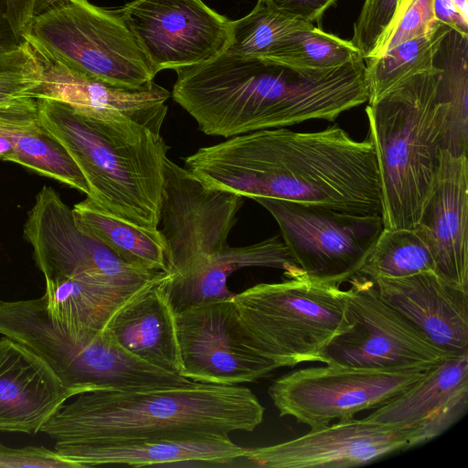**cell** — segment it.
I'll return each mask as SVG.
<instances>
[{"label": "cell", "instance_id": "1", "mask_svg": "<svg viewBox=\"0 0 468 468\" xmlns=\"http://www.w3.org/2000/svg\"><path fill=\"white\" fill-rule=\"evenodd\" d=\"M185 165L207 186L242 197H270L381 215L377 156L368 138L338 125L310 133L259 130L199 148Z\"/></svg>", "mask_w": 468, "mask_h": 468}, {"label": "cell", "instance_id": "2", "mask_svg": "<svg viewBox=\"0 0 468 468\" xmlns=\"http://www.w3.org/2000/svg\"><path fill=\"white\" fill-rule=\"evenodd\" d=\"M264 407L250 388L201 382L98 390L64 403L40 431L54 450L190 440L253 431Z\"/></svg>", "mask_w": 468, "mask_h": 468}, {"label": "cell", "instance_id": "3", "mask_svg": "<svg viewBox=\"0 0 468 468\" xmlns=\"http://www.w3.org/2000/svg\"><path fill=\"white\" fill-rule=\"evenodd\" d=\"M176 74L173 99L207 135L230 138L310 120L332 122L341 106L333 70L223 53Z\"/></svg>", "mask_w": 468, "mask_h": 468}, {"label": "cell", "instance_id": "4", "mask_svg": "<svg viewBox=\"0 0 468 468\" xmlns=\"http://www.w3.org/2000/svg\"><path fill=\"white\" fill-rule=\"evenodd\" d=\"M45 130L82 173L96 205L147 229H158L169 146L159 133L127 118L103 120L52 99H37Z\"/></svg>", "mask_w": 468, "mask_h": 468}, {"label": "cell", "instance_id": "5", "mask_svg": "<svg viewBox=\"0 0 468 468\" xmlns=\"http://www.w3.org/2000/svg\"><path fill=\"white\" fill-rule=\"evenodd\" d=\"M440 69L415 74L368 103V140L379 174L384 229H414L440 162Z\"/></svg>", "mask_w": 468, "mask_h": 468}, {"label": "cell", "instance_id": "6", "mask_svg": "<svg viewBox=\"0 0 468 468\" xmlns=\"http://www.w3.org/2000/svg\"><path fill=\"white\" fill-rule=\"evenodd\" d=\"M0 335L39 356L77 395L187 383L186 378L129 354L105 330L74 329L52 320L43 295L27 300H0Z\"/></svg>", "mask_w": 468, "mask_h": 468}, {"label": "cell", "instance_id": "7", "mask_svg": "<svg viewBox=\"0 0 468 468\" xmlns=\"http://www.w3.org/2000/svg\"><path fill=\"white\" fill-rule=\"evenodd\" d=\"M231 299L253 349L279 368L320 362L353 326L344 290L306 275L258 283Z\"/></svg>", "mask_w": 468, "mask_h": 468}, {"label": "cell", "instance_id": "8", "mask_svg": "<svg viewBox=\"0 0 468 468\" xmlns=\"http://www.w3.org/2000/svg\"><path fill=\"white\" fill-rule=\"evenodd\" d=\"M24 38L68 68L118 88H145L157 74L118 12L88 0L55 2L33 18Z\"/></svg>", "mask_w": 468, "mask_h": 468}, {"label": "cell", "instance_id": "9", "mask_svg": "<svg viewBox=\"0 0 468 468\" xmlns=\"http://www.w3.org/2000/svg\"><path fill=\"white\" fill-rule=\"evenodd\" d=\"M252 199L276 220L303 273L339 286L358 273L384 229L381 215L270 197Z\"/></svg>", "mask_w": 468, "mask_h": 468}, {"label": "cell", "instance_id": "10", "mask_svg": "<svg viewBox=\"0 0 468 468\" xmlns=\"http://www.w3.org/2000/svg\"><path fill=\"white\" fill-rule=\"evenodd\" d=\"M344 290L352 328L323 351L324 365L382 370H427L453 356L431 344L385 302L371 279L356 274Z\"/></svg>", "mask_w": 468, "mask_h": 468}, {"label": "cell", "instance_id": "11", "mask_svg": "<svg viewBox=\"0 0 468 468\" xmlns=\"http://www.w3.org/2000/svg\"><path fill=\"white\" fill-rule=\"evenodd\" d=\"M426 370H382L320 366L275 378L268 393L281 417L316 429L387 403Z\"/></svg>", "mask_w": 468, "mask_h": 468}, {"label": "cell", "instance_id": "12", "mask_svg": "<svg viewBox=\"0 0 468 468\" xmlns=\"http://www.w3.org/2000/svg\"><path fill=\"white\" fill-rule=\"evenodd\" d=\"M242 204L241 196L207 186L166 157L159 230L168 271L186 273L227 248Z\"/></svg>", "mask_w": 468, "mask_h": 468}, {"label": "cell", "instance_id": "13", "mask_svg": "<svg viewBox=\"0 0 468 468\" xmlns=\"http://www.w3.org/2000/svg\"><path fill=\"white\" fill-rule=\"evenodd\" d=\"M23 235L45 280L95 277L146 284L170 273L135 268L80 229L71 207L48 186L37 194Z\"/></svg>", "mask_w": 468, "mask_h": 468}, {"label": "cell", "instance_id": "14", "mask_svg": "<svg viewBox=\"0 0 468 468\" xmlns=\"http://www.w3.org/2000/svg\"><path fill=\"white\" fill-rule=\"evenodd\" d=\"M116 11L157 73L210 61L230 41L231 20L202 0H133Z\"/></svg>", "mask_w": 468, "mask_h": 468}, {"label": "cell", "instance_id": "15", "mask_svg": "<svg viewBox=\"0 0 468 468\" xmlns=\"http://www.w3.org/2000/svg\"><path fill=\"white\" fill-rule=\"evenodd\" d=\"M232 297L176 313L180 375L201 383H250L279 369L252 347Z\"/></svg>", "mask_w": 468, "mask_h": 468}, {"label": "cell", "instance_id": "16", "mask_svg": "<svg viewBox=\"0 0 468 468\" xmlns=\"http://www.w3.org/2000/svg\"><path fill=\"white\" fill-rule=\"evenodd\" d=\"M412 448L409 429L351 418L269 446L246 448L231 466L346 468Z\"/></svg>", "mask_w": 468, "mask_h": 468}, {"label": "cell", "instance_id": "17", "mask_svg": "<svg viewBox=\"0 0 468 468\" xmlns=\"http://www.w3.org/2000/svg\"><path fill=\"white\" fill-rule=\"evenodd\" d=\"M468 160L441 149L433 184L415 232L427 246L435 272L468 291Z\"/></svg>", "mask_w": 468, "mask_h": 468}, {"label": "cell", "instance_id": "18", "mask_svg": "<svg viewBox=\"0 0 468 468\" xmlns=\"http://www.w3.org/2000/svg\"><path fill=\"white\" fill-rule=\"evenodd\" d=\"M31 48L42 70L35 99L57 100L93 118H127L160 133L170 97L165 88L154 82L136 90L118 88L80 74L33 46Z\"/></svg>", "mask_w": 468, "mask_h": 468}, {"label": "cell", "instance_id": "19", "mask_svg": "<svg viewBox=\"0 0 468 468\" xmlns=\"http://www.w3.org/2000/svg\"><path fill=\"white\" fill-rule=\"evenodd\" d=\"M468 409V353L447 357L424 376L374 409L366 420L411 431L412 447L442 434Z\"/></svg>", "mask_w": 468, "mask_h": 468}, {"label": "cell", "instance_id": "20", "mask_svg": "<svg viewBox=\"0 0 468 468\" xmlns=\"http://www.w3.org/2000/svg\"><path fill=\"white\" fill-rule=\"evenodd\" d=\"M380 297L451 356L468 353V291L435 271L372 280Z\"/></svg>", "mask_w": 468, "mask_h": 468}, {"label": "cell", "instance_id": "21", "mask_svg": "<svg viewBox=\"0 0 468 468\" xmlns=\"http://www.w3.org/2000/svg\"><path fill=\"white\" fill-rule=\"evenodd\" d=\"M75 396L39 356L0 338V431L35 434Z\"/></svg>", "mask_w": 468, "mask_h": 468}, {"label": "cell", "instance_id": "22", "mask_svg": "<svg viewBox=\"0 0 468 468\" xmlns=\"http://www.w3.org/2000/svg\"><path fill=\"white\" fill-rule=\"evenodd\" d=\"M172 276L169 274L137 292L115 312L104 330L138 359L180 375L176 313L165 292V283Z\"/></svg>", "mask_w": 468, "mask_h": 468}, {"label": "cell", "instance_id": "23", "mask_svg": "<svg viewBox=\"0 0 468 468\" xmlns=\"http://www.w3.org/2000/svg\"><path fill=\"white\" fill-rule=\"evenodd\" d=\"M246 267L280 269L286 278L303 275L278 236L251 245L228 246L186 273L173 275L166 282L165 292L174 312L232 297L234 293L227 286L228 278Z\"/></svg>", "mask_w": 468, "mask_h": 468}, {"label": "cell", "instance_id": "24", "mask_svg": "<svg viewBox=\"0 0 468 468\" xmlns=\"http://www.w3.org/2000/svg\"><path fill=\"white\" fill-rule=\"evenodd\" d=\"M246 448L229 435L190 440L144 441L131 444L66 448L57 451L79 468L101 465L172 466L196 463L227 466L241 457Z\"/></svg>", "mask_w": 468, "mask_h": 468}, {"label": "cell", "instance_id": "25", "mask_svg": "<svg viewBox=\"0 0 468 468\" xmlns=\"http://www.w3.org/2000/svg\"><path fill=\"white\" fill-rule=\"evenodd\" d=\"M0 135L10 145L7 161L89 196L87 182L75 162L42 126L37 99L0 107Z\"/></svg>", "mask_w": 468, "mask_h": 468}, {"label": "cell", "instance_id": "26", "mask_svg": "<svg viewBox=\"0 0 468 468\" xmlns=\"http://www.w3.org/2000/svg\"><path fill=\"white\" fill-rule=\"evenodd\" d=\"M154 282L128 284L94 277L45 280L43 297L52 320L69 328L103 331L121 306Z\"/></svg>", "mask_w": 468, "mask_h": 468}, {"label": "cell", "instance_id": "27", "mask_svg": "<svg viewBox=\"0 0 468 468\" xmlns=\"http://www.w3.org/2000/svg\"><path fill=\"white\" fill-rule=\"evenodd\" d=\"M76 226L132 266L168 271L166 245L159 229H147L111 215L90 197L71 208Z\"/></svg>", "mask_w": 468, "mask_h": 468}, {"label": "cell", "instance_id": "28", "mask_svg": "<svg viewBox=\"0 0 468 468\" xmlns=\"http://www.w3.org/2000/svg\"><path fill=\"white\" fill-rule=\"evenodd\" d=\"M440 69L437 98L442 112L441 149L453 155L468 150V36L449 28L434 56Z\"/></svg>", "mask_w": 468, "mask_h": 468}, {"label": "cell", "instance_id": "29", "mask_svg": "<svg viewBox=\"0 0 468 468\" xmlns=\"http://www.w3.org/2000/svg\"><path fill=\"white\" fill-rule=\"evenodd\" d=\"M449 28L440 23L424 36L400 43L378 58L365 60L368 103L378 101L406 79L432 69L437 48Z\"/></svg>", "mask_w": 468, "mask_h": 468}, {"label": "cell", "instance_id": "30", "mask_svg": "<svg viewBox=\"0 0 468 468\" xmlns=\"http://www.w3.org/2000/svg\"><path fill=\"white\" fill-rule=\"evenodd\" d=\"M359 58H363L350 40L312 24L284 36L263 59L298 69L328 70Z\"/></svg>", "mask_w": 468, "mask_h": 468}, {"label": "cell", "instance_id": "31", "mask_svg": "<svg viewBox=\"0 0 468 468\" xmlns=\"http://www.w3.org/2000/svg\"><path fill=\"white\" fill-rule=\"evenodd\" d=\"M435 271L433 259L414 229H383L357 274L371 280Z\"/></svg>", "mask_w": 468, "mask_h": 468}, {"label": "cell", "instance_id": "32", "mask_svg": "<svg viewBox=\"0 0 468 468\" xmlns=\"http://www.w3.org/2000/svg\"><path fill=\"white\" fill-rule=\"evenodd\" d=\"M310 25L258 0L248 15L231 20L230 41L225 53L264 58L284 36Z\"/></svg>", "mask_w": 468, "mask_h": 468}, {"label": "cell", "instance_id": "33", "mask_svg": "<svg viewBox=\"0 0 468 468\" xmlns=\"http://www.w3.org/2000/svg\"><path fill=\"white\" fill-rule=\"evenodd\" d=\"M41 81V67L28 42L0 53V107L35 99Z\"/></svg>", "mask_w": 468, "mask_h": 468}, {"label": "cell", "instance_id": "34", "mask_svg": "<svg viewBox=\"0 0 468 468\" xmlns=\"http://www.w3.org/2000/svg\"><path fill=\"white\" fill-rule=\"evenodd\" d=\"M439 24L433 0H399L388 28L365 60L378 58L400 43L424 36Z\"/></svg>", "mask_w": 468, "mask_h": 468}, {"label": "cell", "instance_id": "35", "mask_svg": "<svg viewBox=\"0 0 468 468\" xmlns=\"http://www.w3.org/2000/svg\"><path fill=\"white\" fill-rule=\"evenodd\" d=\"M399 0H364L354 24L353 45L367 59L388 28Z\"/></svg>", "mask_w": 468, "mask_h": 468}, {"label": "cell", "instance_id": "36", "mask_svg": "<svg viewBox=\"0 0 468 468\" xmlns=\"http://www.w3.org/2000/svg\"><path fill=\"white\" fill-rule=\"evenodd\" d=\"M79 468L56 450L44 446L12 448L0 442V468Z\"/></svg>", "mask_w": 468, "mask_h": 468}, {"label": "cell", "instance_id": "37", "mask_svg": "<svg viewBox=\"0 0 468 468\" xmlns=\"http://www.w3.org/2000/svg\"><path fill=\"white\" fill-rule=\"evenodd\" d=\"M271 7L296 19L318 21L337 0H263Z\"/></svg>", "mask_w": 468, "mask_h": 468}, {"label": "cell", "instance_id": "38", "mask_svg": "<svg viewBox=\"0 0 468 468\" xmlns=\"http://www.w3.org/2000/svg\"><path fill=\"white\" fill-rule=\"evenodd\" d=\"M58 0H8L11 24L20 39L24 37L33 18Z\"/></svg>", "mask_w": 468, "mask_h": 468}, {"label": "cell", "instance_id": "39", "mask_svg": "<svg viewBox=\"0 0 468 468\" xmlns=\"http://www.w3.org/2000/svg\"><path fill=\"white\" fill-rule=\"evenodd\" d=\"M435 18L455 31L468 36V20L459 12L451 0H433Z\"/></svg>", "mask_w": 468, "mask_h": 468}, {"label": "cell", "instance_id": "40", "mask_svg": "<svg viewBox=\"0 0 468 468\" xmlns=\"http://www.w3.org/2000/svg\"><path fill=\"white\" fill-rule=\"evenodd\" d=\"M25 42L18 37L9 19L8 0H0V53L12 51Z\"/></svg>", "mask_w": 468, "mask_h": 468}, {"label": "cell", "instance_id": "41", "mask_svg": "<svg viewBox=\"0 0 468 468\" xmlns=\"http://www.w3.org/2000/svg\"><path fill=\"white\" fill-rule=\"evenodd\" d=\"M462 16L468 20V0H451Z\"/></svg>", "mask_w": 468, "mask_h": 468}]
</instances>
